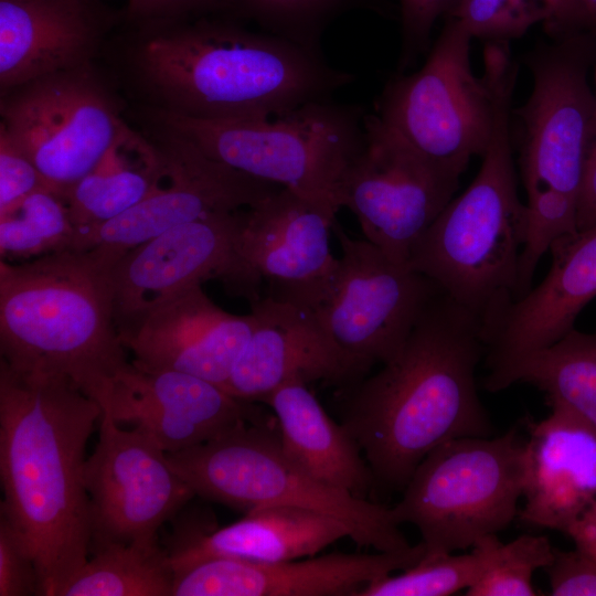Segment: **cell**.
Segmentation results:
<instances>
[{"label": "cell", "instance_id": "7", "mask_svg": "<svg viewBox=\"0 0 596 596\" xmlns=\"http://www.w3.org/2000/svg\"><path fill=\"white\" fill-rule=\"evenodd\" d=\"M195 494L246 513L288 505L318 511L343 522L359 546L397 551L411 546L392 508L327 485L283 450L279 433L262 419L243 422L212 439L166 453Z\"/></svg>", "mask_w": 596, "mask_h": 596}, {"label": "cell", "instance_id": "14", "mask_svg": "<svg viewBox=\"0 0 596 596\" xmlns=\"http://www.w3.org/2000/svg\"><path fill=\"white\" fill-rule=\"evenodd\" d=\"M242 210L174 226L110 265L117 329L164 298L205 280H221L249 302L260 298L237 253Z\"/></svg>", "mask_w": 596, "mask_h": 596}, {"label": "cell", "instance_id": "17", "mask_svg": "<svg viewBox=\"0 0 596 596\" xmlns=\"http://www.w3.org/2000/svg\"><path fill=\"white\" fill-rule=\"evenodd\" d=\"M337 212L280 188L242 211L237 253L253 283L276 300L315 310L338 258L330 249Z\"/></svg>", "mask_w": 596, "mask_h": 596}, {"label": "cell", "instance_id": "10", "mask_svg": "<svg viewBox=\"0 0 596 596\" xmlns=\"http://www.w3.org/2000/svg\"><path fill=\"white\" fill-rule=\"evenodd\" d=\"M0 115V126L62 196L97 166L125 124L93 63L1 94Z\"/></svg>", "mask_w": 596, "mask_h": 596}, {"label": "cell", "instance_id": "31", "mask_svg": "<svg viewBox=\"0 0 596 596\" xmlns=\"http://www.w3.org/2000/svg\"><path fill=\"white\" fill-rule=\"evenodd\" d=\"M76 228L62 195L45 188L0 212L1 259H34L75 251Z\"/></svg>", "mask_w": 596, "mask_h": 596}, {"label": "cell", "instance_id": "27", "mask_svg": "<svg viewBox=\"0 0 596 596\" xmlns=\"http://www.w3.org/2000/svg\"><path fill=\"white\" fill-rule=\"evenodd\" d=\"M169 157L163 143L145 137L126 121L97 166L63 196L76 228L75 249L98 226L125 213L166 179Z\"/></svg>", "mask_w": 596, "mask_h": 596}, {"label": "cell", "instance_id": "23", "mask_svg": "<svg viewBox=\"0 0 596 596\" xmlns=\"http://www.w3.org/2000/svg\"><path fill=\"white\" fill-rule=\"evenodd\" d=\"M113 23L99 0H0L1 94L92 64Z\"/></svg>", "mask_w": 596, "mask_h": 596}, {"label": "cell", "instance_id": "32", "mask_svg": "<svg viewBox=\"0 0 596 596\" xmlns=\"http://www.w3.org/2000/svg\"><path fill=\"white\" fill-rule=\"evenodd\" d=\"M500 543L497 534H489L467 554H425L401 574L370 583L358 596H448L468 589L487 571Z\"/></svg>", "mask_w": 596, "mask_h": 596}, {"label": "cell", "instance_id": "3", "mask_svg": "<svg viewBox=\"0 0 596 596\" xmlns=\"http://www.w3.org/2000/svg\"><path fill=\"white\" fill-rule=\"evenodd\" d=\"M485 355L481 321L440 290L400 352L347 389L343 426L375 479L404 488L440 444L491 435L476 386V369Z\"/></svg>", "mask_w": 596, "mask_h": 596}, {"label": "cell", "instance_id": "38", "mask_svg": "<svg viewBox=\"0 0 596 596\" xmlns=\"http://www.w3.org/2000/svg\"><path fill=\"white\" fill-rule=\"evenodd\" d=\"M210 15L233 17L232 0H127L125 9L134 26Z\"/></svg>", "mask_w": 596, "mask_h": 596}, {"label": "cell", "instance_id": "11", "mask_svg": "<svg viewBox=\"0 0 596 596\" xmlns=\"http://www.w3.org/2000/svg\"><path fill=\"white\" fill-rule=\"evenodd\" d=\"M332 233L341 257L313 312L366 374L374 364H384L400 352L440 288L409 265L392 260L368 240L350 237L338 221Z\"/></svg>", "mask_w": 596, "mask_h": 596}, {"label": "cell", "instance_id": "5", "mask_svg": "<svg viewBox=\"0 0 596 596\" xmlns=\"http://www.w3.org/2000/svg\"><path fill=\"white\" fill-rule=\"evenodd\" d=\"M109 269L91 251L1 259V359L20 372L67 377L102 405L128 363Z\"/></svg>", "mask_w": 596, "mask_h": 596}, {"label": "cell", "instance_id": "21", "mask_svg": "<svg viewBox=\"0 0 596 596\" xmlns=\"http://www.w3.org/2000/svg\"><path fill=\"white\" fill-rule=\"evenodd\" d=\"M251 312L255 328L223 387L232 396L263 402L289 382L349 389L364 379L312 310L266 296L251 302Z\"/></svg>", "mask_w": 596, "mask_h": 596}, {"label": "cell", "instance_id": "22", "mask_svg": "<svg viewBox=\"0 0 596 596\" xmlns=\"http://www.w3.org/2000/svg\"><path fill=\"white\" fill-rule=\"evenodd\" d=\"M550 252L544 279L511 301L485 331L489 371L555 343L596 297V226L560 237Z\"/></svg>", "mask_w": 596, "mask_h": 596}, {"label": "cell", "instance_id": "24", "mask_svg": "<svg viewBox=\"0 0 596 596\" xmlns=\"http://www.w3.org/2000/svg\"><path fill=\"white\" fill-rule=\"evenodd\" d=\"M526 424L519 519L566 533L596 504V433L558 409Z\"/></svg>", "mask_w": 596, "mask_h": 596}, {"label": "cell", "instance_id": "13", "mask_svg": "<svg viewBox=\"0 0 596 596\" xmlns=\"http://www.w3.org/2000/svg\"><path fill=\"white\" fill-rule=\"evenodd\" d=\"M84 481L91 504L89 553L157 539L160 526L195 496L152 438L124 428L105 411Z\"/></svg>", "mask_w": 596, "mask_h": 596}, {"label": "cell", "instance_id": "12", "mask_svg": "<svg viewBox=\"0 0 596 596\" xmlns=\"http://www.w3.org/2000/svg\"><path fill=\"white\" fill-rule=\"evenodd\" d=\"M364 143L342 179L340 206L364 238L407 264L416 241L451 201L460 175L418 152L376 114L364 118Z\"/></svg>", "mask_w": 596, "mask_h": 596}, {"label": "cell", "instance_id": "1", "mask_svg": "<svg viewBox=\"0 0 596 596\" xmlns=\"http://www.w3.org/2000/svg\"><path fill=\"white\" fill-rule=\"evenodd\" d=\"M126 66L148 108L212 121L262 120L329 100L355 75L230 15L134 26Z\"/></svg>", "mask_w": 596, "mask_h": 596}, {"label": "cell", "instance_id": "15", "mask_svg": "<svg viewBox=\"0 0 596 596\" xmlns=\"http://www.w3.org/2000/svg\"><path fill=\"white\" fill-rule=\"evenodd\" d=\"M153 130L168 152L166 179L138 204L91 232L81 244V251H92L110 265L129 249L174 226L253 206L283 188L214 161L182 138Z\"/></svg>", "mask_w": 596, "mask_h": 596}, {"label": "cell", "instance_id": "25", "mask_svg": "<svg viewBox=\"0 0 596 596\" xmlns=\"http://www.w3.org/2000/svg\"><path fill=\"white\" fill-rule=\"evenodd\" d=\"M347 536L348 526L337 518L297 507L272 505L252 510L222 528L180 524L167 551L175 572L210 557L254 562L310 557Z\"/></svg>", "mask_w": 596, "mask_h": 596}, {"label": "cell", "instance_id": "41", "mask_svg": "<svg viewBox=\"0 0 596 596\" xmlns=\"http://www.w3.org/2000/svg\"><path fill=\"white\" fill-rule=\"evenodd\" d=\"M575 547L596 560V504L590 508L566 533Z\"/></svg>", "mask_w": 596, "mask_h": 596}, {"label": "cell", "instance_id": "19", "mask_svg": "<svg viewBox=\"0 0 596 596\" xmlns=\"http://www.w3.org/2000/svg\"><path fill=\"white\" fill-rule=\"evenodd\" d=\"M425 554L421 542L397 551L280 562L210 557L174 572L173 596H358L370 583L413 566Z\"/></svg>", "mask_w": 596, "mask_h": 596}, {"label": "cell", "instance_id": "4", "mask_svg": "<svg viewBox=\"0 0 596 596\" xmlns=\"http://www.w3.org/2000/svg\"><path fill=\"white\" fill-rule=\"evenodd\" d=\"M492 127L480 169L414 244L408 265L433 280L486 329L514 300L528 232L518 195L510 137L517 68L503 54L489 56Z\"/></svg>", "mask_w": 596, "mask_h": 596}, {"label": "cell", "instance_id": "29", "mask_svg": "<svg viewBox=\"0 0 596 596\" xmlns=\"http://www.w3.org/2000/svg\"><path fill=\"white\" fill-rule=\"evenodd\" d=\"M92 554L58 596H173L174 570L158 538L109 544Z\"/></svg>", "mask_w": 596, "mask_h": 596}, {"label": "cell", "instance_id": "16", "mask_svg": "<svg viewBox=\"0 0 596 596\" xmlns=\"http://www.w3.org/2000/svg\"><path fill=\"white\" fill-rule=\"evenodd\" d=\"M564 44L535 60L533 88L519 115L524 125L521 171L526 198L578 193L596 132V95L586 65Z\"/></svg>", "mask_w": 596, "mask_h": 596}, {"label": "cell", "instance_id": "34", "mask_svg": "<svg viewBox=\"0 0 596 596\" xmlns=\"http://www.w3.org/2000/svg\"><path fill=\"white\" fill-rule=\"evenodd\" d=\"M551 17L547 0H459L448 18L458 20L471 38L508 44Z\"/></svg>", "mask_w": 596, "mask_h": 596}, {"label": "cell", "instance_id": "43", "mask_svg": "<svg viewBox=\"0 0 596 596\" xmlns=\"http://www.w3.org/2000/svg\"><path fill=\"white\" fill-rule=\"evenodd\" d=\"M547 2L552 10V17L546 24L554 30L568 26L571 18V0H547Z\"/></svg>", "mask_w": 596, "mask_h": 596}, {"label": "cell", "instance_id": "39", "mask_svg": "<svg viewBox=\"0 0 596 596\" xmlns=\"http://www.w3.org/2000/svg\"><path fill=\"white\" fill-rule=\"evenodd\" d=\"M544 570L551 595L596 596V560L585 552L554 547L553 558Z\"/></svg>", "mask_w": 596, "mask_h": 596}, {"label": "cell", "instance_id": "6", "mask_svg": "<svg viewBox=\"0 0 596 596\" xmlns=\"http://www.w3.org/2000/svg\"><path fill=\"white\" fill-rule=\"evenodd\" d=\"M143 110L153 129L184 139L207 158L336 212L341 207L342 179L365 136L366 113L358 105L332 99L246 121Z\"/></svg>", "mask_w": 596, "mask_h": 596}, {"label": "cell", "instance_id": "18", "mask_svg": "<svg viewBox=\"0 0 596 596\" xmlns=\"http://www.w3.org/2000/svg\"><path fill=\"white\" fill-rule=\"evenodd\" d=\"M255 323L252 312L223 310L195 284L151 306L118 333L138 368L182 372L224 387Z\"/></svg>", "mask_w": 596, "mask_h": 596}, {"label": "cell", "instance_id": "28", "mask_svg": "<svg viewBox=\"0 0 596 596\" xmlns=\"http://www.w3.org/2000/svg\"><path fill=\"white\" fill-rule=\"evenodd\" d=\"M529 383L558 409L596 433V330L575 327L550 347L489 371L485 386L502 391Z\"/></svg>", "mask_w": 596, "mask_h": 596}, {"label": "cell", "instance_id": "2", "mask_svg": "<svg viewBox=\"0 0 596 596\" xmlns=\"http://www.w3.org/2000/svg\"><path fill=\"white\" fill-rule=\"evenodd\" d=\"M102 406L70 379L0 361V512L28 543L42 596L86 563L91 504L85 449Z\"/></svg>", "mask_w": 596, "mask_h": 596}, {"label": "cell", "instance_id": "26", "mask_svg": "<svg viewBox=\"0 0 596 596\" xmlns=\"http://www.w3.org/2000/svg\"><path fill=\"white\" fill-rule=\"evenodd\" d=\"M262 403L275 414L284 453L313 478L358 498L375 480L359 445L302 382H289Z\"/></svg>", "mask_w": 596, "mask_h": 596}, {"label": "cell", "instance_id": "44", "mask_svg": "<svg viewBox=\"0 0 596 596\" xmlns=\"http://www.w3.org/2000/svg\"><path fill=\"white\" fill-rule=\"evenodd\" d=\"M595 82H596V72H595Z\"/></svg>", "mask_w": 596, "mask_h": 596}, {"label": "cell", "instance_id": "20", "mask_svg": "<svg viewBox=\"0 0 596 596\" xmlns=\"http://www.w3.org/2000/svg\"><path fill=\"white\" fill-rule=\"evenodd\" d=\"M119 424L152 438L166 453L207 441L243 422L262 419L256 407L201 377L151 371L128 362L100 405Z\"/></svg>", "mask_w": 596, "mask_h": 596}, {"label": "cell", "instance_id": "9", "mask_svg": "<svg viewBox=\"0 0 596 596\" xmlns=\"http://www.w3.org/2000/svg\"><path fill=\"white\" fill-rule=\"evenodd\" d=\"M471 35L447 18L424 65L390 81L376 106L381 120L437 166L461 175L487 148L492 95L470 64Z\"/></svg>", "mask_w": 596, "mask_h": 596}, {"label": "cell", "instance_id": "36", "mask_svg": "<svg viewBox=\"0 0 596 596\" xmlns=\"http://www.w3.org/2000/svg\"><path fill=\"white\" fill-rule=\"evenodd\" d=\"M458 2L459 0H398L402 29L401 71L419 53L426 51L435 23L439 18L450 17Z\"/></svg>", "mask_w": 596, "mask_h": 596}, {"label": "cell", "instance_id": "37", "mask_svg": "<svg viewBox=\"0 0 596 596\" xmlns=\"http://www.w3.org/2000/svg\"><path fill=\"white\" fill-rule=\"evenodd\" d=\"M45 188L49 185L36 166L0 126V212Z\"/></svg>", "mask_w": 596, "mask_h": 596}, {"label": "cell", "instance_id": "33", "mask_svg": "<svg viewBox=\"0 0 596 596\" xmlns=\"http://www.w3.org/2000/svg\"><path fill=\"white\" fill-rule=\"evenodd\" d=\"M554 547L544 535L523 534L500 545L481 577L467 589L468 596H532L533 573L546 567Z\"/></svg>", "mask_w": 596, "mask_h": 596}, {"label": "cell", "instance_id": "30", "mask_svg": "<svg viewBox=\"0 0 596 596\" xmlns=\"http://www.w3.org/2000/svg\"><path fill=\"white\" fill-rule=\"evenodd\" d=\"M233 17L252 22L259 31L279 36L308 51L322 54L327 28L344 13L368 10L387 17L386 0H232Z\"/></svg>", "mask_w": 596, "mask_h": 596}, {"label": "cell", "instance_id": "8", "mask_svg": "<svg viewBox=\"0 0 596 596\" xmlns=\"http://www.w3.org/2000/svg\"><path fill=\"white\" fill-rule=\"evenodd\" d=\"M524 478L525 440L514 429L454 438L418 464L393 515L417 528L426 554L465 550L512 522Z\"/></svg>", "mask_w": 596, "mask_h": 596}, {"label": "cell", "instance_id": "35", "mask_svg": "<svg viewBox=\"0 0 596 596\" xmlns=\"http://www.w3.org/2000/svg\"><path fill=\"white\" fill-rule=\"evenodd\" d=\"M41 595L35 558L15 526L0 512V596Z\"/></svg>", "mask_w": 596, "mask_h": 596}, {"label": "cell", "instance_id": "42", "mask_svg": "<svg viewBox=\"0 0 596 596\" xmlns=\"http://www.w3.org/2000/svg\"><path fill=\"white\" fill-rule=\"evenodd\" d=\"M575 24L596 25V0H571L568 26Z\"/></svg>", "mask_w": 596, "mask_h": 596}, {"label": "cell", "instance_id": "40", "mask_svg": "<svg viewBox=\"0 0 596 596\" xmlns=\"http://www.w3.org/2000/svg\"><path fill=\"white\" fill-rule=\"evenodd\" d=\"M596 226V132L588 152L577 201V230Z\"/></svg>", "mask_w": 596, "mask_h": 596}]
</instances>
